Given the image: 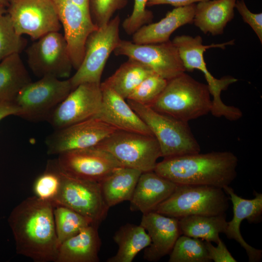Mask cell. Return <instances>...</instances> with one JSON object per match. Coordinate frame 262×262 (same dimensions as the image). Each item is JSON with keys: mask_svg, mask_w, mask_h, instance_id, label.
I'll list each match as a JSON object with an SVG mask.
<instances>
[{"mask_svg": "<svg viewBox=\"0 0 262 262\" xmlns=\"http://www.w3.org/2000/svg\"><path fill=\"white\" fill-rule=\"evenodd\" d=\"M53 208L51 201L33 196L13 209L8 221L17 254L35 262H55L59 246Z\"/></svg>", "mask_w": 262, "mask_h": 262, "instance_id": "1", "label": "cell"}, {"mask_svg": "<svg viewBox=\"0 0 262 262\" xmlns=\"http://www.w3.org/2000/svg\"><path fill=\"white\" fill-rule=\"evenodd\" d=\"M238 163L237 156L230 151L199 152L164 158L154 171L177 184L223 189L236 177Z\"/></svg>", "mask_w": 262, "mask_h": 262, "instance_id": "2", "label": "cell"}, {"mask_svg": "<svg viewBox=\"0 0 262 262\" xmlns=\"http://www.w3.org/2000/svg\"><path fill=\"white\" fill-rule=\"evenodd\" d=\"M150 107L188 122L211 113L212 100L207 84L184 72L167 81L164 89Z\"/></svg>", "mask_w": 262, "mask_h": 262, "instance_id": "3", "label": "cell"}, {"mask_svg": "<svg viewBox=\"0 0 262 262\" xmlns=\"http://www.w3.org/2000/svg\"><path fill=\"white\" fill-rule=\"evenodd\" d=\"M177 47L185 71H193L194 69L201 71L204 74L211 95L212 96V114L217 117H224L230 121H236L242 116V112L237 107L225 104L221 98V94L229 86L237 81L231 76H225L216 79L210 72L204 59V53L211 48L225 49L229 45H232L234 40L220 44L204 45L200 35L195 37L187 35L176 36L172 41Z\"/></svg>", "mask_w": 262, "mask_h": 262, "instance_id": "4", "label": "cell"}, {"mask_svg": "<svg viewBox=\"0 0 262 262\" xmlns=\"http://www.w3.org/2000/svg\"><path fill=\"white\" fill-rule=\"evenodd\" d=\"M126 100L157 141L161 157L166 158L200 152V145L188 122L158 112L149 106Z\"/></svg>", "mask_w": 262, "mask_h": 262, "instance_id": "5", "label": "cell"}, {"mask_svg": "<svg viewBox=\"0 0 262 262\" xmlns=\"http://www.w3.org/2000/svg\"><path fill=\"white\" fill-rule=\"evenodd\" d=\"M229 199L221 188L177 184L172 194L153 211L178 219L192 215L224 214L229 208Z\"/></svg>", "mask_w": 262, "mask_h": 262, "instance_id": "6", "label": "cell"}, {"mask_svg": "<svg viewBox=\"0 0 262 262\" xmlns=\"http://www.w3.org/2000/svg\"><path fill=\"white\" fill-rule=\"evenodd\" d=\"M96 146L111 153L123 166L141 171H154L161 157L153 135L116 130Z\"/></svg>", "mask_w": 262, "mask_h": 262, "instance_id": "7", "label": "cell"}, {"mask_svg": "<svg viewBox=\"0 0 262 262\" xmlns=\"http://www.w3.org/2000/svg\"><path fill=\"white\" fill-rule=\"evenodd\" d=\"M120 24V18L117 15L88 36L82 62L75 73L69 78L73 89L82 83H101L108 59L121 40Z\"/></svg>", "mask_w": 262, "mask_h": 262, "instance_id": "8", "label": "cell"}, {"mask_svg": "<svg viewBox=\"0 0 262 262\" xmlns=\"http://www.w3.org/2000/svg\"><path fill=\"white\" fill-rule=\"evenodd\" d=\"M72 90L69 79L46 76L31 82L14 100L20 109L18 116L32 121L47 120Z\"/></svg>", "mask_w": 262, "mask_h": 262, "instance_id": "9", "label": "cell"}, {"mask_svg": "<svg viewBox=\"0 0 262 262\" xmlns=\"http://www.w3.org/2000/svg\"><path fill=\"white\" fill-rule=\"evenodd\" d=\"M61 176L60 190L53 203L69 208L99 226L110 208L104 199L100 183L70 176L61 170Z\"/></svg>", "mask_w": 262, "mask_h": 262, "instance_id": "10", "label": "cell"}, {"mask_svg": "<svg viewBox=\"0 0 262 262\" xmlns=\"http://www.w3.org/2000/svg\"><path fill=\"white\" fill-rule=\"evenodd\" d=\"M26 50L27 62L37 77H69L73 68L64 34L49 33L36 40Z\"/></svg>", "mask_w": 262, "mask_h": 262, "instance_id": "11", "label": "cell"}, {"mask_svg": "<svg viewBox=\"0 0 262 262\" xmlns=\"http://www.w3.org/2000/svg\"><path fill=\"white\" fill-rule=\"evenodd\" d=\"M7 13L16 32L37 40L62 27L52 0H7Z\"/></svg>", "mask_w": 262, "mask_h": 262, "instance_id": "12", "label": "cell"}, {"mask_svg": "<svg viewBox=\"0 0 262 262\" xmlns=\"http://www.w3.org/2000/svg\"><path fill=\"white\" fill-rule=\"evenodd\" d=\"M114 54L135 60L168 81L185 72L179 51L172 41L158 44H139L121 39Z\"/></svg>", "mask_w": 262, "mask_h": 262, "instance_id": "13", "label": "cell"}, {"mask_svg": "<svg viewBox=\"0 0 262 262\" xmlns=\"http://www.w3.org/2000/svg\"><path fill=\"white\" fill-rule=\"evenodd\" d=\"M116 130L96 117L55 130L46 139L47 153L58 155L66 151L97 146Z\"/></svg>", "mask_w": 262, "mask_h": 262, "instance_id": "14", "label": "cell"}, {"mask_svg": "<svg viewBox=\"0 0 262 262\" xmlns=\"http://www.w3.org/2000/svg\"><path fill=\"white\" fill-rule=\"evenodd\" d=\"M102 98L100 83L81 84L57 106L47 120L57 130L95 117L100 110Z\"/></svg>", "mask_w": 262, "mask_h": 262, "instance_id": "15", "label": "cell"}, {"mask_svg": "<svg viewBox=\"0 0 262 262\" xmlns=\"http://www.w3.org/2000/svg\"><path fill=\"white\" fill-rule=\"evenodd\" d=\"M58 156V164L65 173L98 182L122 166L111 153L96 146L66 151Z\"/></svg>", "mask_w": 262, "mask_h": 262, "instance_id": "16", "label": "cell"}, {"mask_svg": "<svg viewBox=\"0 0 262 262\" xmlns=\"http://www.w3.org/2000/svg\"><path fill=\"white\" fill-rule=\"evenodd\" d=\"M64 29L73 68L80 66L89 34L98 27L91 15L70 0H52Z\"/></svg>", "mask_w": 262, "mask_h": 262, "instance_id": "17", "label": "cell"}, {"mask_svg": "<svg viewBox=\"0 0 262 262\" xmlns=\"http://www.w3.org/2000/svg\"><path fill=\"white\" fill-rule=\"evenodd\" d=\"M140 225L147 231L151 240L144 253V259L149 262H157L169 254L181 235L179 219L155 211L143 213Z\"/></svg>", "mask_w": 262, "mask_h": 262, "instance_id": "18", "label": "cell"}, {"mask_svg": "<svg viewBox=\"0 0 262 262\" xmlns=\"http://www.w3.org/2000/svg\"><path fill=\"white\" fill-rule=\"evenodd\" d=\"M223 190L230 196L233 213L232 219L228 222L224 233L228 238L234 239L245 249L249 262L261 261L262 251L252 247L245 241L241 235L240 227L244 219H246L249 223H256L262 221V194L255 192L254 198L247 199L237 195L229 186Z\"/></svg>", "mask_w": 262, "mask_h": 262, "instance_id": "19", "label": "cell"}, {"mask_svg": "<svg viewBox=\"0 0 262 262\" xmlns=\"http://www.w3.org/2000/svg\"><path fill=\"white\" fill-rule=\"evenodd\" d=\"M102 103L95 117L118 130L153 135L148 127L131 107L126 99L102 82Z\"/></svg>", "mask_w": 262, "mask_h": 262, "instance_id": "20", "label": "cell"}, {"mask_svg": "<svg viewBox=\"0 0 262 262\" xmlns=\"http://www.w3.org/2000/svg\"><path fill=\"white\" fill-rule=\"evenodd\" d=\"M177 184L154 171L142 172L130 201V210L143 213L153 211L174 192Z\"/></svg>", "mask_w": 262, "mask_h": 262, "instance_id": "21", "label": "cell"}, {"mask_svg": "<svg viewBox=\"0 0 262 262\" xmlns=\"http://www.w3.org/2000/svg\"><path fill=\"white\" fill-rule=\"evenodd\" d=\"M196 5L175 7L158 22L142 26L132 34V42L148 44L169 41L171 35L178 28L193 22Z\"/></svg>", "mask_w": 262, "mask_h": 262, "instance_id": "22", "label": "cell"}, {"mask_svg": "<svg viewBox=\"0 0 262 262\" xmlns=\"http://www.w3.org/2000/svg\"><path fill=\"white\" fill-rule=\"evenodd\" d=\"M98 226L90 224L59 246L55 262H98L101 240Z\"/></svg>", "mask_w": 262, "mask_h": 262, "instance_id": "23", "label": "cell"}, {"mask_svg": "<svg viewBox=\"0 0 262 262\" xmlns=\"http://www.w3.org/2000/svg\"><path fill=\"white\" fill-rule=\"evenodd\" d=\"M237 0H208L196 5L193 21L204 34L223 33L227 24L234 16Z\"/></svg>", "mask_w": 262, "mask_h": 262, "instance_id": "24", "label": "cell"}, {"mask_svg": "<svg viewBox=\"0 0 262 262\" xmlns=\"http://www.w3.org/2000/svg\"><path fill=\"white\" fill-rule=\"evenodd\" d=\"M142 173L140 170L121 166L99 182L104 199L109 208L131 200Z\"/></svg>", "mask_w": 262, "mask_h": 262, "instance_id": "25", "label": "cell"}, {"mask_svg": "<svg viewBox=\"0 0 262 262\" xmlns=\"http://www.w3.org/2000/svg\"><path fill=\"white\" fill-rule=\"evenodd\" d=\"M113 240L118 246V250L107 262H132L136 255L151 243L142 226L130 223L121 226L115 232Z\"/></svg>", "mask_w": 262, "mask_h": 262, "instance_id": "26", "label": "cell"}, {"mask_svg": "<svg viewBox=\"0 0 262 262\" xmlns=\"http://www.w3.org/2000/svg\"><path fill=\"white\" fill-rule=\"evenodd\" d=\"M181 234L217 243L219 234L227 227L225 214L217 215H192L179 219Z\"/></svg>", "mask_w": 262, "mask_h": 262, "instance_id": "27", "label": "cell"}, {"mask_svg": "<svg viewBox=\"0 0 262 262\" xmlns=\"http://www.w3.org/2000/svg\"><path fill=\"white\" fill-rule=\"evenodd\" d=\"M32 81L19 54H13L0 62V98L14 100Z\"/></svg>", "mask_w": 262, "mask_h": 262, "instance_id": "28", "label": "cell"}, {"mask_svg": "<svg viewBox=\"0 0 262 262\" xmlns=\"http://www.w3.org/2000/svg\"><path fill=\"white\" fill-rule=\"evenodd\" d=\"M153 73L145 65L128 58L102 83L126 99L144 79Z\"/></svg>", "mask_w": 262, "mask_h": 262, "instance_id": "29", "label": "cell"}, {"mask_svg": "<svg viewBox=\"0 0 262 262\" xmlns=\"http://www.w3.org/2000/svg\"><path fill=\"white\" fill-rule=\"evenodd\" d=\"M53 214L59 247L66 240L92 224L81 214L59 204H54Z\"/></svg>", "mask_w": 262, "mask_h": 262, "instance_id": "30", "label": "cell"}, {"mask_svg": "<svg viewBox=\"0 0 262 262\" xmlns=\"http://www.w3.org/2000/svg\"><path fill=\"white\" fill-rule=\"evenodd\" d=\"M169 262H209L205 242L200 239L180 235L170 252Z\"/></svg>", "mask_w": 262, "mask_h": 262, "instance_id": "31", "label": "cell"}, {"mask_svg": "<svg viewBox=\"0 0 262 262\" xmlns=\"http://www.w3.org/2000/svg\"><path fill=\"white\" fill-rule=\"evenodd\" d=\"M61 183V170L57 160H49L45 171L34 182V196L41 199L52 202L58 194Z\"/></svg>", "mask_w": 262, "mask_h": 262, "instance_id": "32", "label": "cell"}, {"mask_svg": "<svg viewBox=\"0 0 262 262\" xmlns=\"http://www.w3.org/2000/svg\"><path fill=\"white\" fill-rule=\"evenodd\" d=\"M27 40L15 30L9 15L0 16V62L25 49Z\"/></svg>", "mask_w": 262, "mask_h": 262, "instance_id": "33", "label": "cell"}, {"mask_svg": "<svg viewBox=\"0 0 262 262\" xmlns=\"http://www.w3.org/2000/svg\"><path fill=\"white\" fill-rule=\"evenodd\" d=\"M167 80L153 73L144 79L126 99L150 106L166 85Z\"/></svg>", "mask_w": 262, "mask_h": 262, "instance_id": "34", "label": "cell"}, {"mask_svg": "<svg viewBox=\"0 0 262 262\" xmlns=\"http://www.w3.org/2000/svg\"><path fill=\"white\" fill-rule=\"evenodd\" d=\"M128 0H89L92 21L98 27L107 24L117 11L124 8Z\"/></svg>", "mask_w": 262, "mask_h": 262, "instance_id": "35", "label": "cell"}, {"mask_svg": "<svg viewBox=\"0 0 262 262\" xmlns=\"http://www.w3.org/2000/svg\"><path fill=\"white\" fill-rule=\"evenodd\" d=\"M148 0H134L133 10L130 16L123 21L122 25L128 34H133L142 26L152 20L151 11L147 9Z\"/></svg>", "mask_w": 262, "mask_h": 262, "instance_id": "36", "label": "cell"}, {"mask_svg": "<svg viewBox=\"0 0 262 262\" xmlns=\"http://www.w3.org/2000/svg\"><path fill=\"white\" fill-rule=\"evenodd\" d=\"M235 8L242 16L244 22L251 27L262 43V13L251 12L247 8L244 0H237Z\"/></svg>", "mask_w": 262, "mask_h": 262, "instance_id": "37", "label": "cell"}, {"mask_svg": "<svg viewBox=\"0 0 262 262\" xmlns=\"http://www.w3.org/2000/svg\"><path fill=\"white\" fill-rule=\"evenodd\" d=\"M209 257L211 261L214 262H236L228 250L227 246L221 238L216 243V246H213L209 241H204Z\"/></svg>", "mask_w": 262, "mask_h": 262, "instance_id": "38", "label": "cell"}, {"mask_svg": "<svg viewBox=\"0 0 262 262\" xmlns=\"http://www.w3.org/2000/svg\"><path fill=\"white\" fill-rule=\"evenodd\" d=\"M20 109L14 100H2L0 101V121L11 115H19Z\"/></svg>", "mask_w": 262, "mask_h": 262, "instance_id": "39", "label": "cell"}, {"mask_svg": "<svg viewBox=\"0 0 262 262\" xmlns=\"http://www.w3.org/2000/svg\"><path fill=\"white\" fill-rule=\"evenodd\" d=\"M206 0H148L147 6L151 7L161 4H169L175 7H178Z\"/></svg>", "mask_w": 262, "mask_h": 262, "instance_id": "40", "label": "cell"}, {"mask_svg": "<svg viewBox=\"0 0 262 262\" xmlns=\"http://www.w3.org/2000/svg\"><path fill=\"white\" fill-rule=\"evenodd\" d=\"M73 3L77 4L87 13L90 14L89 0H70Z\"/></svg>", "mask_w": 262, "mask_h": 262, "instance_id": "41", "label": "cell"}, {"mask_svg": "<svg viewBox=\"0 0 262 262\" xmlns=\"http://www.w3.org/2000/svg\"><path fill=\"white\" fill-rule=\"evenodd\" d=\"M7 13V10L5 7L0 5V16L2 15Z\"/></svg>", "mask_w": 262, "mask_h": 262, "instance_id": "42", "label": "cell"}, {"mask_svg": "<svg viewBox=\"0 0 262 262\" xmlns=\"http://www.w3.org/2000/svg\"><path fill=\"white\" fill-rule=\"evenodd\" d=\"M8 4L7 0H0V5L3 7H7Z\"/></svg>", "mask_w": 262, "mask_h": 262, "instance_id": "43", "label": "cell"}, {"mask_svg": "<svg viewBox=\"0 0 262 262\" xmlns=\"http://www.w3.org/2000/svg\"><path fill=\"white\" fill-rule=\"evenodd\" d=\"M4 100V99H3L1 98H0V101H1V100Z\"/></svg>", "mask_w": 262, "mask_h": 262, "instance_id": "44", "label": "cell"}]
</instances>
